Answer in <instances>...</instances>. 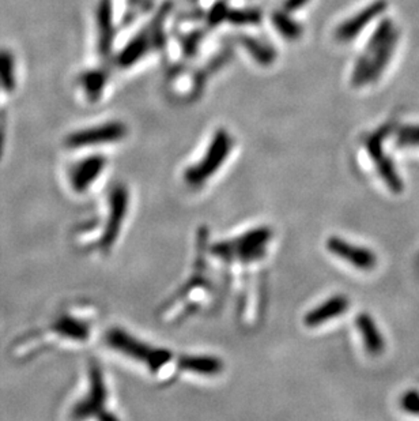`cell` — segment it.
Here are the masks:
<instances>
[{
  "label": "cell",
  "mask_w": 419,
  "mask_h": 421,
  "mask_svg": "<svg viewBox=\"0 0 419 421\" xmlns=\"http://www.w3.org/2000/svg\"><path fill=\"white\" fill-rule=\"evenodd\" d=\"M0 85L7 91H11L15 87L14 61L12 56L5 51H0Z\"/></svg>",
  "instance_id": "obj_14"
},
{
  "label": "cell",
  "mask_w": 419,
  "mask_h": 421,
  "mask_svg": "<svg viewBox=\"0 0 419 421\" xmlns=\"http://www.w3.org/2000/svg\"><path fill=\"white\" fill-rule=\"evenodd\" d=\"M402 407L405 411L410 413L419 415V393L418 391H409L402 398Z\"/></svg>",
  "instance_id": "obj_17"
},
{
  "label": "cell",
  "mask_w": 419,
  "mask_h": 421,
  "mask_svg": "<svg viewBox=\"0 0 419 421\" xmlns=\"http://www.w3.org/2000/svg\"><path fill=\"white\" fill-rule=\"evenodd\" d=\"M97 330V315L89 303L63 305L47 325L29 330L12 344V354L21 360L38 357L55 348L89 345Z\"/></svg>",
  "instance_id": "obj_1"
},
{
  "label": "cell",
  "mask_w": 419,
  "mask_h": 421,
  "mask_svg": "<svg viewBox=\"0 0 419 421\" xmlns=\"http://www.w3.org/2000/svg\"><path fill=\"white\" fill-rule=\"evenodd\" d=\"M326 248L328 252L345 261L350 266H354L358 270L370 272L377 266V257L373 251L366 247L352 244L342 237H328L326 241Z\"/></svg>",
  "instance_id": "obj_9"
},
{
  "label": "cell",
  "mask_w": 419,
  "mask_h": 421,
  "mask_svg": "<svg viewBox=\"0 0 419 421\" xmlns=\"http://www.w3.org/2000/svg\"><path fill=\"white\" fill-rule=\"evenodd\" d=\"M102 340L109 351L138 363L152 375L159 374L173 358L169 349L152 347L119 326L109 327Z\"/></svg>",
  "instance_id": "obj_4"
},
{
  "label": "cell",
  "mask_w": 419,
  "mask_h": 421,
  "mask_svg": "<svg viewBox=\"0 0 419 421\" xmlns=\"http://www.w3.org/2000/svg\"><path fill=\"white\" fill-rule=\"evenodd\" d=\"M111 391L106 374L101 363L90 358L86 365V380L83 391L69 408L71 420H117L111 411Z\"/></svg>",
  "instance_id": "obj_3"
},
{
  "label": "cell",
  "mask_w": 419,
  "mask_h": 421,
  "mask_svg": "<svg viewBox=\"0 0 419 421\" xmlns=\"http://www.w3.org/2000/svg\"><path fill=\"white\" fill-rule=\"evenodd\" d=\"M108 168V157L90 151L76 158L65 172L66 184L72 194L83 197L91 193Z\"/></svg>",
  "instance_id": "obj_6"
},
{
  "label": "cell",
  "mask_w": 419,
  "mask_h": 421,
  "mask_svg": "<svg viewBox=\"0 0 419 421\" xmlns=\"http://www.w3.org/2000/svg\"><path fill=\"white\" fill-rule=\"evenodd\" d=\"M355 326L363 341V347L366 352L373 356L381 354L385 348V343L376 325V321L369 314L362 312L356 316Z\"/></svg>",
  "instance_id": "obj_12"
},
{
  "label": "cell",
  "mask_w": 419,
  "mask_h": 421,
  "mask_svg": "<svg viewBox=\"0 0 419 421\" xmlns=\"http://www.w3.org/2000/svg\"><path fill=\"white\" fill-rule=\"evenodd\" d=\"M383 136H376L367 143V150L370 154L372 161L376 164L377 172L387 184V187L394 193V194H400L403 191V182L400 176L398 175L394 164L391 160L384 154L383 151Z\"/></svg>",
  "instance_id": "obj_10"
},
{
  "label": "cell",
  "mask_w": 419,
  "mask_h": 421,
  "mask_svg": "<svg viewBox=\"0 0 419 421\" xmlns=\"http://www.w3.org/2000/svg\"><path fill=\"white\" fill-rule=\"evenodd\" d=\"M179 369L196 375L215 376L223 371V361L215 356L184 354L179 358Z\"/></svg>",
  "instance_id": "obj_13"
},
{
  "label": "cell",
  "mask_w": 419,
  "mask_h": 421,
  "mask_svg": "<svg viewBox=\"0 0 419 421\" xmlns=\"http://www.w3.org/2000/svg\"><path fill=\"white\" fill-rule=\"evenodd\" d=\"M350 307V299L345 294H335L327 299L324 303L319 304L313 310H310L304 316V325L306 327L315 329L319 327L328 321H334L342 316Z\"/></svg>",
  "instance_id": "obj_11"
},
{
  "label": "cell",
  "mask_w": 419,
  "mask_h": 421,
  "mask_svg": "<svg viewBox=\"0 0 419 421\" xmlns=\"http://www.w3.org/2000/svg\"><path fill=\"white\" fill-rule=\"evenodd\" d=\"M271 239L273 230L269 226H259L234 239L214 243L210 246V252L225 263L251 265L264 258Z\"/></svg>",
  "instance_id": "obj_5"
},
{
  "label": "cell",
  "mask_w": 419,
  "mask_h": 421,
  "mask_svg": "<svg viewBox=\"0 0 419 421\" xmlns=\"http://www.w3.org/2000/svg\"><path fill=\"white\" fill-rule=\"evenodd\" d=\"M130 204L131 195L128 187L123 183H116L108 193L104 211L75 228V244L84 252L109 254L120 239Z\"/></svg>",
  "instance_id": "obj_2"
},
{
  "label": "cell",
  "mask_w": 419,
  "mask_h": 421,
  "mask_svg": "<svg viewBox=\"0 0 419 421\" xmlns=\"http://www.w3.org/2000/svg\"><path fill=\"white\" fill-rule=\"evenodd\" d=\"M100 14H98V30H100V48L102 50L101 52H106V48L109 45V34H111V29L109 25H111V18H109V6H108V1H104L101 3L100 6Z\"/></svg>",
  "instance_id": "obj_15"
},
{
  "label": "cell",
  "mask_w": 419,
  "mask_h": 421,
  "mask_svg": "<svg viewBox=\"0 0 419 421\" xmlns=\"http://www.w3.org/2000/svg\"><path fill=\"white\" fill-rule=\"evenodd\" d=\"M83 86H84V90H86V94L90 100H94L100 93H101V89L104 86V80L102 78L98 75V74H87L84 76V80H83Z\"/></svg>",
  "instance_id": "obj_16"
},
{
  "label": "cell",
  "mask_w": 419,
  "mask_h": 421,
  "mask_svg": "<svg viewBox=\"0 0 419 421\" xmlns=\"http://www.w3.org/2000/svg\"><path fill=\"white\" fill-rule=\"evenodd\" d=\"M231 151V140L226 131H218L210 143L209 150L202 161L190 166L184 172V182L191 187L203 186L225 164Z\"/></svg>",
  "instance_id": "obj_7"
},
{
  "label": "cell",
  "mask_w": 419,
  "mask_h": 421,
  "mask_svg": "<svg viewBox=\"0 0 419 421\" xmlns=\"http://www.w3.org/2000/svg\"><path fill=\"white\" fill-rule=\"evenodd\" d=\"M402 144H419V127H406L399 134Z\"/></svg>",
  "instance_id": "obj_18"
},
{
  "label": "cell",
  "mask_w": 419,
  "mask_h": 421,
  "mask_svg": "<svg viewBox=\"0 0 419 421\" xmlns=\"http://www.w3.org/2000/svg\"><path fill=\"white\" fill-rule=\"evenodd\" d=\"M127 127L120 122H105L101 125L79 129L70 133L65 144L71 150H91L124 140Z\"/></svg>",
  "instance_id": "obj_8"
}]
</instances>
